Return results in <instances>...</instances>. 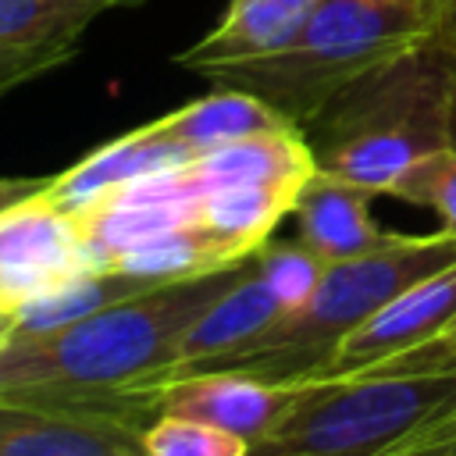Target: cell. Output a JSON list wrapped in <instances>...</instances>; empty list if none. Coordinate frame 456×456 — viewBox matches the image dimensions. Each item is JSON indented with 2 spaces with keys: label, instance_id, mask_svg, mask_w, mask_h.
<instances>
[{
  "label": "cell",
  "instance_id": "obj_1",
  "mask_svg": "<svg viewBox=\"0 0 456 456\" xmlns=\"http://www.w3.org/2000/svg\"><path fill=\"white\" fill-rule=\"evenodd\" d=\"M249 260L224 271L153 281L68 328L0 342V392L118 410L139 424L157 413V388L185 328L224 296Z\"/></svg>",
  "mask_w": 456,
  "mask_h": 456
},
{
  "label": "cell",
  "instance_id": "obj_2",
  "mask_svg": "<svg viewBox=\"0 0 456 456\" xmlns=\"http://www.w3.org/2000/svg\"><path fill=\"white\" fill-rule=\"evenodd\" d=\"M303 135L317 171L388 196L410 164L456 150V50L424 36L349 82Z\"/></svg>",
  "mask_w": 456,
  "mask_h": 456
},
{
  "label": "cell",
  "instance_id": "obj_3",
  "mask_svg": "<svg viewBox=\"0 0 456 456\" xmlns=\"http://www.w3.org/2000/svg\"><path fill=\"white\" fill-rule=\"evenodd\" d=\"M449 264H456V235L442 228L431 235L395 232L385 246L363 256L328 264L314 299L303 310L281 314L246 349L200 370H239L278 385H306L321 374V367L349 331H356L392 296Z\"/></svg>",
  "mask_w": 456,
  "mask_h": 456
},
{
  "label": "cell",
  "instance_id": "obj_4",
  "mask_svg": "<svg viewBox=\"0 0 456 456\" xmlns=\"http://www.w3.org/2000/svg\"><path fill=\"white\" fill-rule=\"evenodd\" d=\"M424 36H431L424 14L406 0H321L285 50L207 82L246 89L303 128L349 82Z\"/></svg>",
  "mask_w": 456,
  "mask_h": 456
},
{
  "label": "cell",
  "instance_id": "obj_5",
  "mask_svg": "<svg viewBox=\"0 0 456 456\" xmlns=\"http://www.w3.org/2000/svg\"><path fill=\"white\" fill-rule=\"evenodd\" d=\"M452 406L456 367L306 381L249 456H378Z\"/></svg>",
  "mask_w": 456,
  "mask_h": 456
},
{
  "label": "cell",
  "instance_id": "obj_6",
  "mask_svg": "<svg viewBox=\"0 0 456 456\" xmlns=\"http://www.w3.org/2000/svg\"><path fill=\"white\" fill-rule=\"evenodd\" d=\"M96 271L78 224L46 189L0 214V314L11 317L25 299Z\"/></svg>",
  "mask_w": 456,
  "mask_h": 456
},
{
  "label": "cell",
  "instance_id": "obj_7",
  "mask_svg": "<svg viewBox=\"0 0 456 456\" xmlns=\"http://www.w3.org/2000/svg\"><path fill=\"white\" fill-rule=\"evenodd\" d=\"M142 428L118 410L0 392V456H150Z\"/></svg>",
  "mask_w": 456,
  "mask_h": 456
},
{
  "label": "cell",
  "instance_id": "obj_8",
  "mask_svg": "<svg viewBox=\"0 0 456 456\" xmlns=\"http://www.w3.org/2000/svg\"><path fill=\"white\" fill-rule=\"evenodd\" d=\"M456 314V264L420 278L417 285L392 296L378 314H370L356 331H349L321 374L314 381H335V378H356L370 374L403 353L424 346L435 338Z\"/></svg>",
  "mask_w": 456,
  "mask_h": 456
},
{
  "label": "cell",
  "instance_id": "obj_9",
  "mask_svg": "<svg viewBox=\"0 0 456 456\" xmlns=\"http://www.w3.org/2000/svg\"><path fill=\"white\" fill-rule=\"evenodd\" d=\"M118 0H0V96L68 64Z\"/></svg>",
  "mask_w": 456,
  "mask_h": 456
},
{
  "label": "cell",
  "instance_id": "obj_10",
  "mask_svg": "<svg viewBox=\"0 0 456 456\" xmlns=\"http://www.w3.org/2000/svg\"><path fill=\"white\" fill-rule=\"evenodd\" d=\"M296 395L299 385H278L239 370H196L157 388V413L192 417L224 428L253 445L278 424Z\"/></svg>",
  "mask_w": 456,
  "mask_h": 456
},
{
  "label": "cell",
  "instance_id": "obj_11",
  "mask_svg": "<svg viewBox=\"0 0 456 456\" xmlns=\"http://www.w3.org/2000/svg\"><path fill=\"white\" fill-rule=\"evenodd\" d=\"M321 0H228L221 21L189 50L175 57L178 68H189L203 78L217 71L264 61L285 50Z\"/></svg>",
  "mask_w": 456,
  "mask_h": 456
},
{
  "label": "cell",
  "instance_id": "obj_12",
  "mask_svg": "<svg viewBox=\"0 0 456 456\" xmlns=\"http://www.w3.org/2000/svg\"><path fill=\"white\" fill-rule=\"evenodd\" d=\"M281 314L285 310L274 299V292L267 289V281L260 278L256 253H253L249 264H246V271H242V278L224 296H217L185 328V335L178 342V356H175L171 370L164 374V381L182 378V374H192V370H200L207 363H217L224 356H235L253 338H260Z\"/></svg>",
  "mask_w": 456,
  "mask_h": 456
},
{
  "label": "cell",
  "instance_id": "obj_13",
  "mask_svg": "<svg viewBox=\"0 0 456 456\" xmlns=\"http://www.w3.org/2000/svg\"><path fill=\"white\" fill-rule=\"evenodd\" d=\"M185 160H192V153L182 142H175L157 121H150V125H139V128L103 142L100 150H93L89 157H82L68 171L53 175L46 185V196L61 210L71 214L82 203H89V200H96V196L125 185V182L178 167Z\"/></svg>",
  "mask_w": 456,
  "mask_h": 456
},
{
  "label": "cell",
  "instance_id": "obj_14",
  "mask_svg": "<svg viewBox=\"0 0 456 456\" xmlns=\"http://www.w3.org/2000/svg\"><path fill=\"white\" fill-rule=\"evenodd\" d=\"M370 200H374L370 189H360L353 182L317 171L303 185L296 210H292L299 221V239L324 264L353 260V256H363L385 246L395 232H385L370 217Z\"/></svg>",
  "mask_w": 456,
  "mask_h": 456
},
{
  "label": "cell",
  "instance_id": "obj_15",
  "mask_svg": "<svg viewBox=\"0 0 456 456\" xmlns=\"http://www.w3.org/2000/svg\"><path fill=\"white\" fill-rule=\"evenodd\" d=\"M157 125L182 142L192 157L260 135V132H278V128H299L292 125L281 110H274L267 100L235 89V86H214V93H207L203 100H192L164 118H157Z\"/></svg>",
  "mask_w": 456,
  "mask_h": 456
},
{
  "label": "cell",
  "instance_id": "obj_16",
  "mask_svg": "<svg viewBox=\"0 0 456 456\" xmlns=\"http://www.w3.org/2000/svg\"><path fill=\"white\" fill-rule=\"evenodd\" d=\"M242 260H249V256L239 246L214 235L200 221H189V224L167 228V232L125 249L110 264V271H121V274H132L142 281H178V278L224 271V267L242 264Z\"/></svg>",
  "mask_w": 456,
  "mask_h": 456
},
{
  "label": "cell",
  "instance_id": "obj_17",
  "mask_svg": "<svg viewBox=\"0 0 456 456\" xmlns=\"http://www.w3.org/2000/svg\"><path fill=\"white\" fill-rule=\"evenodd\" d=\"M146 285L153 281H142V278H132V274H121V271H86V274H75L71 281L57 285V289H46L32 299H25L11 317H7V338H32V335H46V331H57V328H68L125 296H135L142 292Z\"/></svg>",
  "mask_w": 456,
  "mask_h": 456
},
{
  "label": "cell",
  "instance_id": "obj_18",
  "mask_svg": "<svg viewBox=\"0 0 456 456\" xmlns=\"http://www.w3.org/2000/svg\"><path fill=\"white\" fill-rule=\"evenodd\" d=\"M299 192L303 189L296 185H224L200 196L196 221L253 256L285 221V214L296 210Z\"/></svg>",
  "mask_w": 456,
  "mask_h": 456
},
{
  "label": "cell",
  "instance_id": "obj_19",
  "mask_svg": "<svg viewBox=\"0 0 456 456\" xmlns=\"http://www.w3.org/2000/svg\"><path fill=\"white\" fill-rule=\"evenodd\" d=\"M256 267H260V278L267 281V289L274 292V299L281 303V310L296 314L314 299L328 264L303 239H285V242L267 239L256 249Z\"/></svg>",
  "mask_w": 456,
  "mask_h": 456
},
{
  "label": "cell",
  "instance_id": "obj_20",
  "mask_svg": "<svg viewBox=\"0 0 456 456\" xmlns=\"http://www.w3.org/2000/svg\"><path fill=\"white\" fill-rule=\"evenodd\" d=\"M142 445L150 456H249L246 438L178 413L153 417L142 428Z\"/></svg>",
  "mask_w": 456,
  "mask_h": 456
},
{
  "label": "cell",
  "instance_id": "obj_21",
  "mask_svg": "<svg viewBox=\"0 0 456 456\" xmlns=\"http://www.w3.org/2000/svg\"><path fill=\"white\" fill-rule=\"evenodd\" d=\"M388 196L413 207H428L442 221V232L456 235V150H438L410 164L392 182Z\"/></svg>",
  "mask_w": 456,
  "mask_h": 456
},
{
  "label": "cell",
  "instance_id": "obj_22",
  "mask_svg": "<svg viewBox=\"0 0 456 456\" xmlns=\"http://www.w3.org/2000/svg\"><path fill=\"white\" fill-rule=\"evenodd\" d=\"M438 367H456V314L435 338H428L424 346L403 353L399 360H392L378 370H438Z\"/></svg>",
  "mask_w": 456,
  "mask_h": 456
},
{
  "label": "cell",
  "instance_id": "obj_23",
  "mask_svg": "<svg viewBox=\"0 0 456 456\" xmlns=\"http://www.w3.org/2000/svg\"><path fill=\"white\" fill-rule=\"evenodd\" d=\"M428 32L456 50V0H428L424 4Z\"/></svg>",
  "mask_w": 456,
  "mask_h": 456
},
{
  "label": "cell",
  "instance_id": "obj_24",
  "mask_svg": "<svg viewBox=\"0 0 456 456\" xmlns=\"http://www.w3.org/2000/svg\"><path fill=\"white\" fill-rule=\"evenodd\" d=\"M50 185V178H0V214L39 196Z\"/></svg>",
  "mask_w": 456,
  "mask_h": 456
},
{
  "label": "cell",
  "instance_id": "obj_25",
  "mask_svg": "<svg viewBox=\"0 0 456 456\" xmlns=\"http://www.w3.org/2000/svg\"><path fill=\"white\" fill-rule=\"evenodd\" d=\"M406 4H413V7H417V11L424 14V4H428V0H406Z\"/></svg>",
  "mask_w": 456,
  "mask_h": 456
},
{
  "label": "cell",
  "instance_id": "obj_26",
  "mask_svg": "<svg viewBox=\"0 0 456 456\" xmlns=\"http://www.w3.org/2000/svg\"><path fill=\"white\" fill-rule=\"evenodd\" d=\"M118 4H121V7H125V4H139V0H118Z\"/></svg>",
  "mask_w": 456,
  "mask_h": 456
}]
</instances>
